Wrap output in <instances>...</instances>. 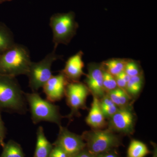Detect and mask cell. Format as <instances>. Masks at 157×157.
<instances>
[{
    "label": "cell",
    "instance_id": "cell-1",
    "mask_svg": "<svg viewBox=\"0 0 157 157\" xmlns=\"http://www.w3.org/2000/svg\"><path fill=\"white\" fill-rule=\"evenodd\" d=\"M15 77L0 74V111L25 114L27 103Z\"/></svg>",
    "mask_w": 157,
    "mask_h": 157
},
{
    "label": "cell",
    "instance_id": "cell-2",
    "mask_svg": "<svg viewBox=\"0 0 157 157\" xmlns=\"http://www.w3.org/2000/svg\"><path fill=\"white\" fill-rule=\"evenodd\" d=\"M31 63L28 49L15 43L1 54L0 74L14 77L27 75Z\"/></svg>",
    "mask_w": 157,
    "mask_h": 157
},
{
    "label": "cell",
    "instance_id": "cell-3",
    "mask_svg": "<svg viewBox=\"0 0 157 157\" xmlns=\"http://www.w3.org/2000/svg\"><path fill=\"white\" fill-rule=\"evenodd\" d=\"M25 95L33 123L36 124L45 121L56 124L59 126L61 125L62 117L58 106L43 99L37 92L25 93Z\"/></svg>",
    "mask_w": 157,
    "mask_h": 157
},
{
    "label": "cell",
    "instance_id": "cell-4",
    "mask_svg": "<svg viewBox=\"0 0 157 157\" xmlns=\"http://www.w3.org/2000/svg\"><path fill=\"white\" fill-rule=\"evenodd\" d=\"M49 25L53 34L55 50L59 44L67 45L76 35L78 28L73 11L53 14L51 17Z\"/></svg>",
    "mask_w": 157,
    "mask_h": 157
},
{
    "label": "cell",
    "instance_id": "cell-5",
    "mask_svg": "<svg viewBox=\"0 0 157 157\" xmlns=\"http://www.w3.org/2000/svg\"><path fill=\"white\" fill-rule=\"evenodd\" d=\"M86 148L94 155L115 149L121 144L119 137L110 129H93L86 131L81 135Z\"/></svg>",
    "mask_w": 157,
    "mask_h": 157
},
{
    "label": "cell",
    "instance_id": "cell-6",
    "mask_svg": "<svg viewBox=\"0 0 157 157\" xmlns=\"http://www.w3.org/2000/svg\"><path fill=\"white\" fill-rule=\"evenodd\" d=\"M56 50L54 49L40 61L32 62L26 76L29 78V86L33 92H37L42 88L52 76L51 71L52 64L61 57L56 53Z\"/></svg>",
    "mask_w": 157,
    "mask_h": 157
},
{
    "label": "cell",
    "instance_id": "cell-7",
    "mask_svg": "<svg viewBox=\"0 0 157 157\" xmlns=\"http://www.w3.org/2000/svg\"><path fill=\"white\" fill-rule=\"evenodd\" d=\"M90 92L85 84L79 81L70 82L66 88L65 96L71 112L67 116L71 119L79 113V109L86 107V101Z\"/></svg>",
    "mask_w": 157,
    "mask_h": 157
},
{
    "label": "cell",
    "instance_id": "cell-8",
    "mask_svg": "<svg viewBox=\"0 0 157 157\" xmlns=\"http://www.w3.org/2000/svg\"><path fill=\"white\" fill-rule=\"evenodd\" d=\"M59 131L53 146L58 147L69 157H72L86 148L82 136L70 132L67 128L59 126Z\"/></svg>",
    "mask_w": 157,
    "mask_h": 157
},
{
    "label": "cell",
    "instance_id": "cell-9",
    "mask_svg": "<svg viewBox=\"0 0 157 157\" xmlns=\"http://www.w3.org/2000/svg\"><path fill=\"white\" fill-rule=\"evenodd\" d=\"M88 74L85 85L94 97L99 99L106 94L103 85V68L101 63H90L88 65Z\"/></svg>",
    "mask_w": 157,
    "mask_h": 157
},
{
    "label": "cell",
    "instance_id": "cell-10",
    "mask_svg": "<svg viewBox=\"0 0 157 157\" xmlns=\"http://www.w3.org/2000/svg\"><path fill=\"white\" fill-rule=\"evenodd\" d=\"M109 129L124 134H132L134 132L135 118L129 107L120 108L110 117Z\"/></svg>",
    "mask_w": 157,
    "mask_h": 157
},
{
    "label": "cell",
    "instance_id": "cell-11",
    "mask_svg": "<svg viewBox=\"0 0 157 157\" xmlns=\"http://www.w3.org/2000/svg\"><path fill=\"white\" fill-rule=\"evenodd\" d=\"M69 82L60 72L57 75L52 76L42 87L46 100L52 103L61 100L65 96L66 87Z\"/></svg>",
    "mask_w": 157,
    "mask_h": 157
},
{
    "label": "cell",
    "instance_id": "cell-12",
    "mask_svg": "<svg viewBox=\"0 0 157 157\" xmlns=\"http://www.w3.org/2000/svg\"><path fill=\"white\" fill-rule=\"evenodd\" d=\"M83 55V52L79 51L70 57L66 62L64 68L60 72L64 75L69 82L79 81L81 76L85 75L83 71L84 67Z\"/></svg>",
    "mask_w": 157,
    "mask_h": 157
},
{
    "label": "cell",
    "instance_id": "cell-13",
    "mask_svg": "<svg viewBox=\"0 0 157 157\" xmlns=\"http://www.w3.org/2000/svg\"><path fill=\"white\" fill-rule=\"evenodd\" d=\"M86 123L94 129H101L106 126L105 118L101 110L100 100L94 97L91 107L86 119Z\"/></svg>",
    "mask_w": 157,
    "mask_h": 157
},
{
    "label": "cell",
    "instance_id": "cell-14",
    "mask_svg": "<svg viewBox=\"0 0 157 157\" xmlns=\"http://www.w3.org/2000/svg\"><path fill=\"white\" fill-rule=\"evenodd\" d=\"M53 147L45 136L43 127L39 126L36 132V144L33 157H49Z\"/></svg>",
    "mask_w": 157,
    "mask_h": 157
},
{
    "label": "cell",
    "instance_id": "cell-15",
    "mask_svg": "<svg viewBox=\"0 0 157 157\" xmlns=\"http://www.w3.org/2000/svg\"><path fill=\"white\" fill-rule=\"evenodd\" d=\"M128 60L126 59H111L103 62L101 65L106 72L115 76L124 71Z\"/></svg>",
    "mask_w": 157,
    "mask_h": 157
},
{
    "label": "cell",
    "instance_id": "cell-16",
    "mask_svg": "<svg viewBox=\"0 0 157 157\" xmlns=\"http://www.w3.org/2000/svg\"><path fill=\"white\" fill-rule=\"evenodd\" d=\"M15 44L12 32L5 24L0 22V54Z\"/></svg>",
    "mask_w": 157,
    "mask_h": 157
},
{
    "label": "cell",
    "instance_id": "cell-17",
    "mask_svg": "<svg viewBox=\"0 0 157 157\" xmlns=\"http://www.w3.org/2000/svg\"><path fill=\"white\" fill-rule=\"evenodd\" d=\"M0 157H25L21 146L16 141L10 140L5 144Z\"/></svg>",
    "mask_w": 157,
    "mask_h": 157
},
{
    "label": "cell",
    "instance_id": "cell-18",
    "mask_svg": "<svg viewBox=\"0 0 157 157\" xmlns=\"http://www.w3.org/2000/svg\"><path fill=\"white\" fill-rule=\"evenodd\" d=\"M146 144L139 140L131 141L128 150V157H144L149 153Z\"/></svg>",
    "mask_w": 157,
    "mask_h": 157
},
{
    "label": "cell",
    "instance_id": "cell-19",
    "mask_svg": "<svg viewBox=\"0 0 157 157\" xmlns=\"http://www.w3.org/2000/svg\"><path fill=\"white\" fill-rule=\"evenodd\" d=\"M143 83L144 79L142 74L131 77L127 83L126 91L129 94L136 95L140 93Z\"/></svg>",
    "mask_w": 157,
    "mask_h": 157
},
{
    "label": "cell",
    "instance_id": "cell-20",
    "mask_svg": "<svg viewBox=\"0 0 157 157\" xmlns=\"http://www.w3.org/2000/svg\"><path fill=\"white\" fill-rule=\"evenodd\" d=\"M124 71L131 77L142 74L141 69L138 62L129 59H128L126 64Z\"/></svg>",
    "mask_w": 157,
    "mask_h": 157
},
{
    "label": "cell",
    "instance_id": "cell-21",
    "mask_svg": "<svg viewBox=\"0 0 157 157\" xmlns=\"http://www.w3.org/2000/svg\"><path fill=\"white\" fill-rule=\"evenodd\" d=\"M103 85L106 93L118 88L114 76L107 73L104 69H103Z\"/></svg>",
    "mask_w": 157,
    "mask_h": 157
},
{
    "label": "cell",
    "instance_id": "cell-22",
    "mask_svg": "<svg viewBox=\"0 0 157 157\" xmlns=\"http://www.w3.org/2000/svg\"><path fill=\"white\" fill-rule=\"evenodd\" d=\"M101 110H102V113H103L105 118H109L112 117L119 109L116 105L111 106L101 105Z\"/></svg>",
    "mask_w": 157,
    "mask_h": 157
},
{
    "label": "cell",
    "instance_id": "cell-23",
    "mask_svg": "<svg viewBox=\"0 0 157 157\" xmlns=\"http://www.w3.org/2000/svg\"><path fill=\"white\" fill-rule=\"evenodd\" d=\"M6 128L0 114V146L2 147L6 144L5 142V139L6 138Z\"/></svg>",
    "mask_w": 157,
    "mask_h": 157
},
{
    "label": "cell",
    "instance_id": "cell-24",
    "mask_svg": "<svg viewBox=\"0 0 157 157\" xmlns=\"http://www.w3.org/2000/svg\"><path fill=\"white\" fill-rule=\"evenodd\" d=\"M49 157H69L63 150L58 147L53 146Z\"/></svg>",
    "mask_w": 157,
    "mask_h": 157
},
{
    "label": "cell",
    "instance_id": "cell-25",
    "mask_svg": "<svg viewBox=\"0 0 157 157\" xmlns=\"http://www.w3.org/2000/svg\"><path fill=\"white\" fill-rule=\"evenodd\" d=\"M114 77H115L118 88H119L126 91L127 82L124 80V79L123 78L122 76L121 75V73L114 76Z\"/></svg>",
    "mask_w": 157,
    "mask_h": 157
},
{
    "label": "cell",
    "instance_id": "cell-26",
    "mask_svg": "<svg viewBox=\"0 0 157 157\" xmlns=\"http://www.w3.org/2000/svg\"><path fill=\"white\" fill-rule=\"evenodd\" d=\"M94 157H119L115 149L94 155Z\"/></svg>",
    "mask_w": 157,
    "mask_h": 157
},
{
    "label": "cell",
    "instance_id": "cell-27",
    "mask_svg": "<svg viewBox=\"0 0 157 157\" xmlns=\"http://www.w3.org/2000/svg\"><path fill=\"white\" fill-rule=\"evenodd\" d=\"M72 157H94V155L90 153L86 148Z\"/></svg>",
    "mask_w": 157,
    "mask_h": 157
},
{
    "label": "cell",
    "instance_id": "cell-28",
    "mask_svg": "<svg viewBox=\"0 0 157 157\" xmlns=\"http://www.w3.org/2000/svg\"><path fill=\"white\" fill-rule=\"evenodd\" d=\"M12 1V0H0L1 3L3 2H9V1Z\"/></svg>",
    "mask_w": 157,
    "mask_h": 157
},
{
    "label": "cell",
    "instance_id": "cell-29",
    "mask_svg": "<svg viewBox=\"0 0 157 157\" xmlns=\"http://www.w3.org/2000/svg\"><path fill=\"white\" fill-rule=\"evenodd\" d=\"M0 3H1V1H0Z\"/></svg>",
    "mask_w": 157,
    "mask_h": 157
},
{
    "label": "cell",
    "instance_id": "cell-30",
    "mask_svg": "<svg viewBox=\"0 0 157 157\" xmlns=\"http://www.w3.org/2000/svg\"><path fill=\"white\" fill-rule=\"evenodd\" d=\"M0 56H1V54H0Z\"/></svg>",
    "mask_w": 157,
    "mask_h": 157
}]
</instances>
